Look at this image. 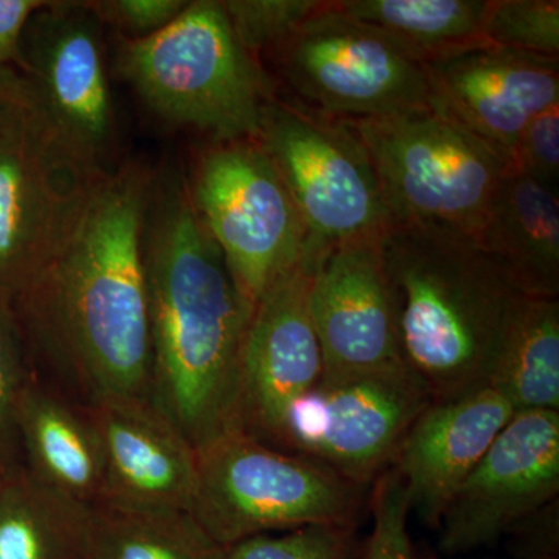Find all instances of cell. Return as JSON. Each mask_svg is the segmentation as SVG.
I'll use <instances>...</instances> for the list:
<instances>
[{"instance_id":"6da1fadb","label":"cell","mask_w":559,"mask_h":559,"mask_svg":"<svg viewBox=\"0 0 559 559\" xmlns=\"http://www.w3.org/2000/svg\"><path fill=\"white\" fill-rule=\"evenodd\" d=\"M153 189L139 165L106 173L68 240L11 307L28 348L83 407L150 400L145 226Z\"/></svg>"},{"instance_id":"7a4b0ae2","label":"cell","mask_w":559,"mask_h":559,"mask_svg":"<svg viewBox=\"0 0 559 559\" xmlns=\"http://www.w3.org/2000/svg\"><path fill=\"white\" fill-rule=\"evenodd\" d=\"M150 401L201 451L241 432V353L253 305L183 179L153 189L145 226Z\"/></svg>"},{"instance_id":"3957f363","label":"cell","mask_w":559,"mask_h":559,"mask_svg":"<svg viewBox=\"0 0 559 559\" xmlns=\"http://www.w3.org/2000/svg\"><path fill=\"white\" fill-rule=\"evenodd\" d=\"M380 250L412 377L432 401L488 388L524 294L466 238L392 227Z\"/></svg>"},{"instance_id":"277c9868","label":"cell","mask_w":559,"mask_h":559,"mask_svg":"<svg viewBox=\"0 0 559 559\" xmlns=\"http://www.w3.org/2000/svg\"><path fill=\"white\" fill-rule=\"evenodd\" d=\"M119 69L154 112L216 143L257 140L271 103L266 76L216 0L189 2L167 27L127 39Z\"/></svg>"},{"instance_id":"5b68a950","label":"cell","mask_w":559,"mask_h":559,"mask_svg":"<svg viewBox=\"0 0 559 559\" xmlns=\"http://www.w3.org/2000/svg\"><path fill=\"white\" fill-rule=\"evenodd\" d=\"M347 123L369 153L392 227L476 242L510 170L506 157L432 108Z\"/></svg>"},{"instance_id":"8992f818","label":"cell","mask_w":559,"mask_h":559,"mask_svg":"<svg viewBox=\"0 0 559 559\" xmlns=\"http://www.w3.org/2000/svg\"><path fill=\"white\" fill-rule=\"evenodd\" d=\"M366 487L319 460L237 432L198 451L191 514L224 549L308 525L355 527Z\"/></svg>"},{"instance_id":"52a82bcc","label":"cell","mask_w":559,"mask_h":559,"mask_svg":"<svg viewBox=\"0 0 559 559\" xmlns=\"http://www.w3.org/2000/svg\"><path fill=\"white\" fill-rule=\"evenodd\" d=\"M106 173L70 148L36 97L0 130V304L13 307L49 264Z\"/></svg>"},{"instance_id":"ba28073f","label":"cell","mask_w":559,"mask_h":559,"mask_svg":"<svg viewBox=\"0 0 559 559\" xmlns=\"http://www.w3.org/2000/svg\"><path fill=\"white\" fill-rule=\"evenodd\" d=\"M191 200L242 296L261 297L310 255V235L259 140L215 143L190 183Z\"/></svg>"},{"instance_id":"9c48e42d","label":"cell","mask_w":559,"mask_h":559,"mask_svg":"<svg viewBox=\"0 0 559 559\" xmlns=\"http://www.w3.org/2000/svg\"><path fill=\"white\" fill-rule=\"evenodd\" d=\"M257 140L299 209L311 253L392 229L369 153L347 121L271 102Z\"/></svg>"},{"instance_id":"30bf717a","label":"cell","mask_w":559,"mask_h":559,"mask_svg":"<svg viewBox=\"0 0 559 559\" xmlns=\"http://www.w3.org/2000/svg\"><path fill=\"white\" fill-rule=\"evenodd\" d=\"M430 403L409 370L322 373L314 388L290 401L272 447L319 460L367 488L392 468Z\"/></svg>"},{"instance_id":"8fae6325","label":"cell","mask_w":559,"mask_h":559,"mask_svg":"<svg viewBox=\"0 0 559 559\" xmlns=\"http://www.w3.org/2000/svg\"><path fill=\"white\" fill-rule=\"evenodd\" d=\"M277 51L289 86L330 119L430 108L423 66L388 36L344 16L334 2H325Z\"/></svg>"},{"instance_id":"7c38bea8","label":"cell","mask_w":559,"mask_h":559,"mask_svg":"<svg viewBox=\"0 0 559 559\" xmlns=\"http://www.w3.org/2000/svg\"><path fill=\"white\" fill-rule=\"evenodd\" d=\"M100 25L87 3L47 2L22 36L20 68L51 127L105 171L114 112Z\"/></svg>"},{"instance_id":"4fadbf2b","label":"cell","mask_w":559,"mask_h":559,"mask_svg":"<svg viewBox=\"0 0 559 559\" xmlns=\"http://www.w3.org/2000/svg\"><path fill=\"white\" fill-rule=\"evenodd\" d=\"M558 492L559 412H518L447 503L440 550L489 546L557 502Z\"/></svg>"},{"instance_id":"5bb4252c","label":"cell","mask_w":559,"mask_h":559,"mask_svg":"<svg viewBox=\"0 0 559 559\" xmlns=\"http://www.w3.org/2000/svg\"><path fill=\"white\" fill-rule=\"evenodd\" d=\"M430 108L510 165L530 121L559 105V60L481 44L423 64Z\"/></svg>"},{"instance_id":"9a60e30c","label":"cell","mask_w":559,"mask_h":559,"mask_svg":"<svg viewBox=\"0 0 559 559\" xmlns=\"http://www.w3.org/2000/svg\"><path fill=\"white\" fill-rule=\"evenodd\" d=\"M323 373L407 370L380 240L322 250L308 293Z\"/></svg>"},{"instance_id":"2e32d148","label":"cell","mask_w":559,"mask_h":559,"mask_svg":"<svg viewBox=\"0 0 559 559\" xmlns=\"http://www.w3.org/2000/svg\"><path fill=\"white\" fill-rule=\"evenodd\" d=\"M318 257L308 255L253 307L241 353V432L274 444L290 401L323 373L308 293Z\"/></svg>"},{"instance_id":"e0dca14e","label":"cell","mask_w":559,"mask_h":559,"mask_svg":"<svg viewBox=\"0 0 559 559\" xmlns=\"http://www.w3.org/2000/svg\"><path fill=\"white\" fill-rule=\"evenodd\" d=\"M100 436L105 485L100 506L140 511H189L198 452L150 400L86 407Z\"/></svg>"},{"instance_id":"ac0fdd59","label":"cell","mask_w":559,"mask_h":559,"mask_svg":"<svg viewBox=\"0 0 559 559\" xmlns=\"http://www.w3.org/2000/svg\"><path fill=\"white\" fill-rule=\"evenodd\" d=\"M514 414L491 388L432 401L411 426L392 463L409 496L411 513L439 527L451 496Z\"/></svg>"},{"instance_id":"d6986e66","label":"cell","mask_w":559,"mask_h":559,"mask_svg":"<svg viewBox=\"0 0 559 559\" xmlns=\"http://www.w3.org/2000/svg\"><path fill=\"white\" fill-rule=\"evenodd\" d=\"M476 246L524 296L558 299V190L509 170L492 197Z\"/></svg>"},{"instance_id":"ffe728a7","label":"cell","mask_w":559,"mask_h":559,"mask_svg":"<svg viewBox=\"0 0 559 559\" xmlns=\"http://www.w3.org/2000/svg\"><path fill=\"white\" fill-rule=\"evenodd\" d=\"M16 432L36 480L79 502L100 506L105 462L86 407L32 381L17 406Z\"/></svg>"},{"instance_id":"44dd1931","label":"cell","mask_w":559,"mask_h":559,"mask_svg":"<svg viewBox=\"0 0 559 559\" xmlns=\"http://www.w3.org/2000/svg\"><path fill=\"white\" fill-rule=\"evenodd\" d=\"M94 507L31 473L0 489V559H83Z\"/></svg>"},{"instance_id":"7402d4cb","label":"cell","mask_w":559,"mask_h":559,"mask_svg":"<svg viewBox=\"0 0 559 559\" xmlns=\"http://www.w3.org/2000/svg\"><path fill=\"white\" fill-rule=\"evenodd\" d=\"M489 0H344L337 11L388 36L419 64L487 44Z\"/></svg>"},{"instance_id":"603a6c76","label":"cell","mask_w":559,"mask_h":559,"mask_svg":"<svg viewBox=\"0 0 559 559\" xmlns=\"http://www.w3.org/2000/svg\"><path fill=\"white\" fill-rule=\"evenodd\" d=\"M488 388L514 412H559V301L522 297Z\"/></svg>"},{"instance_id":"cb8c5ba5","label":"cell","mask_w":559,"mask_h":559,"mask_svg":"<svg viewBox=\"0 0 559 559\" xmlns=\"http://www.w3.org/2000/svg\"><path fill=\"white\" fill-rule=\"evenodd\" d=\"M189 511L97 506L83 559H226Z\"/></svg>"},{"instance_id":"d4e9b609","label":"cell","mask_w":559,"mask_h":559,"mask_svg":"<svg viewBox=\"0 0 559 559\" xmlns=\"http://www.w3.org/2000/svg\"><path fill=\"white\" fill-rule=\"evenodd\" d=\"M484 39L502 49L558 58V0H489Z\"/></svg>"},{"instance_id":"484cf974","label":"cell","mask_w":559,"mask_h":559,"mask_svg":"<svg viewBox=\"0 0 559 559\" xmlns=\"http://www.w3.org/2000/svg\"><path fill=\"white\" fill-rule=\"evenodd\" d=\"M235 35L250 55L277 50L325 2L320 0H226L221 2Z\"/></svg>"},{"instance_id":"4316f807","label":"cell","mask_w":559,"mask_h":559,"mask_svg":"<svg viewBox=\"0 0 559 559\" xmlns=\"http://www.w3.org/2000/svg\"><path fill=\"white\" fill-rule=\"evenodd\" d=\"M355 527L308 525L235 544L226 559H359Z\"/></svg>"},{"instance_id":"83f0119b","label":"cell","mask_w":559,"mask_h":559,"mask_svg":"<svg viewBox=\"0 0 559 559\" xmlns=\"http://www.w3.org/2000/svg\"><path fill=\"white\" fill-rule=\"evenodd\" d=\"M370 506L373 525L359 559H419L409 533V496L395 469L374 481Z\"/></svg>"},{"instance_id":"f1b7e54d","label":"cell","mask_w":559,"mask_h":559,"mask_svg":"<svg viewBox=\"0 0 559 559\" xmlns=\"http://www.w3.org/2000/svg\"><path fill=\"white\" fill-rule=\"evenodd\" d=\"M27 349L13 308L0 304V451L7 450L13 437H17V406L33 381Z\"/></svg>"},{"instance_id":"f546056e","label":"cell","mask_w":559,"mask_h":559,"mask_svg":"<svg viewBox=\"0 0 559 559\" xmlns=\"http://www.w3.org/2000/svg\"><path fill=\"white\" fill-rule=\"evenodd\" d=\"M510 170L557 190L559 179V105L535 117L518 139Z\"/></svg>"},{"instance_id":"4dcf8cb0","label":"cell","mask_w":559,"mask_h":559,"mask_svg":"<svg viewBox=\"0 0 559 559\" xmlns=\"http://www.w3.org/2000/svg\"><path fill=\"white\" fill-rule=\"evenodd\" d=\"M189 5L186 0H105L87 2L100 22H108L131 40L148 38L170 25Z\"/></svg>"},{"instance_id":"1f68e13d","label":"cell","mask_w":559,"mask_h":559,"mask_svg":"<svg viewBox=\"0 0 559 559\" xmlns=\"http://www.w3.org/2000/svg\"><path fill=\"white\" fill-rule=\"evenodd\" d=\"M557 502L550 503L535 516L513 530L520 559H559Z\"/></svg>"},{"instance_id":"d6a6232c","label":"cell","mask_w":559,"mask_h":559,"mask_svg":"<svg viewBox=\"0 0 559 559\" xmlns=\"http://www.w3.org/2000/svg\"><path fill=\"white\" fill-rule=\"evenodd\" d=\"M46 3L43 0H0V68L20 66L22 36L33 14Z\"/></svg>"},{"instance_id":"836d02e7","label":"cell","mask_w":559,"mask_h":559,"mask_svg":"<svg viewBox=\"0 0 559 559\" xmlns=\"http://www.w3.org/2000/svg\"><path fill=\"white\" fill-rule=\"evenodd\" d=\"M35 100L31 83L13 68H0V130Z\"/></svg>"},{"instance_id":"e575fe53","label":"cell","mask_w":559,"mask_h":559,"mask_svg":"<svg viewBox=\"0 0 559 559\" xmlns=\"http://www.w3.org/2000/svg\"><path fill=\"white\" fill-rule=\"evenodd\" d=\"M7 477L3 476L2 471H0V489H2L3 484H5Z\"/></svg>"}]
</instances>
